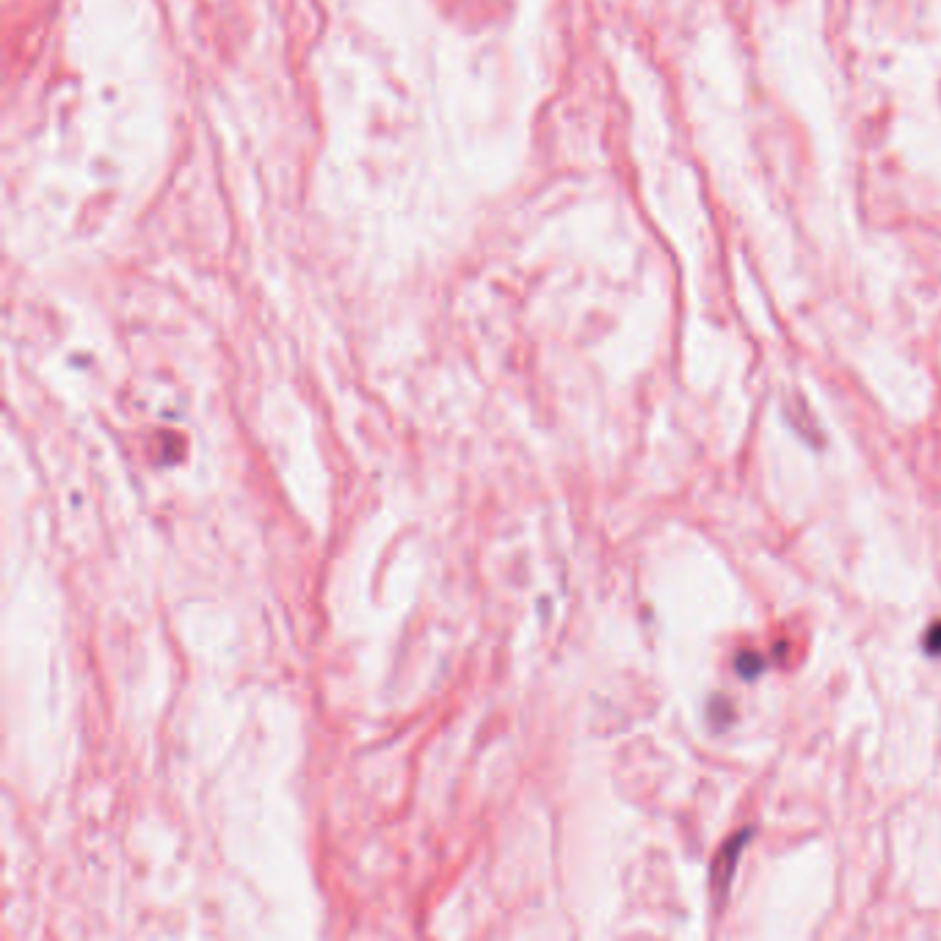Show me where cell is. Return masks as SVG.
Listing matches in <instances>:
<instances>
[{"mask_svg":"<svg viewBox=\"0 0 941 941\" xmlns=\"http://www.w3.org/2000/svg\"><path fill=\"white\" fill-rule=\"evenodd\" d=\"M748 839H751V831H740L732 839H726L723 842V848L718 850V856H715V864H712V884L715 889H721V895L729 889L732 884V878H735L737 864H740V856H743V848L748 845Z\"/></svg>","mask_w":941,"mask_h":941,"instance_id":"obj_1","label":"cell"},{"mask_svg":"<svg viewBox=\"0 0 941 941\" xmlns=\"http://www.w3.org/2000/svg\"><path fill=\"white\" fill-rule=\"evenodd\" d=\"M735 668L740 677L751 682V679H757L759 674L765 671V660H762V655H757V652H740L735 660Z\"/></svg>","mask_w":941,"mask_h":941,"instance_id":"obj_2","label":"cell"},{"mask_svg":"<svg viewBox=\"0 0 941 941\" xmlns=\"http://www.w3.org/2000/svg\"><path fill=\"white\" fill-rule=\"evenodd\" d=\"M922 649L928 657H941V621L928 627L925 638H922Z\"/></svg>","mask_w":941,"mask_h":941,"instance_id":"obj_3","label":"cell"}]
</instances>
